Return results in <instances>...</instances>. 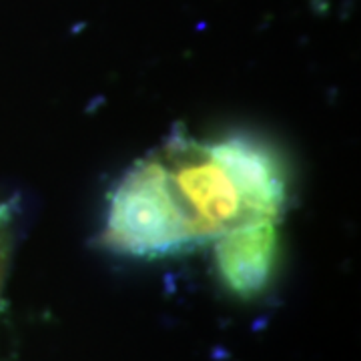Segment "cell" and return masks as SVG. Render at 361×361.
Returning a JSON list of instances; mask_svg holds the SVG:
<instances>
[{
    "label": "cell",
    "instance_id": "obj_1",
    "mask_svg": "<svg viewBox=\"0 0 361 361\" xmlns=\"http://www.w3.org/2000/svg\"><path fill=\"white\" fill-rule=\"evenodd\" d=\"M285 180L257 142H173L115 189L106 239L130 255H165L273 227Z\"/></svg>",
    "mask_w": 361,
    "mask_h": 361
},
{
    "label": "cell",
    "instance_id": "obj_2",
    "mask_svg": "<svg viewBox=\"0 0 361 361\" xmlns=\"http://www.w3.org/2000/svg\"><path fill=\"white\" fill-rule=\"evenodd\" d=\"M273 227H261L221 241V271L237 291H255L269 277L273 263Z\"/></svg>",
    "mask_w": 361,
    "mask_h": 361
},
{
    "label": "cell",
    "instance_id": "obj_3",
    "mask_svg": "<svg viewBox=\"0 0 361 361\" xmlns=\"http://www.w3.org/2000/svg\"><path fill=\"white\" fill-rule=\"evenodd\" d=\"M8 251H11V215L4 207H0V283L8 263Z\"/></svg>",
    "mask_w": 361,
    "mask_h": 361
}]
</instances>
